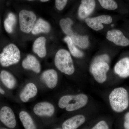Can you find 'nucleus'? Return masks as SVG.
Instances as JSON below:
<instances>
[{
  "instance_id": "13",
  "label": "nucleus",
  "mask_w": 129,
  "mask_h": 129,
  "mask_svg": "<svg viewBox=\"0 0 129 129\" xmlns=\"http://www.w3.org/2000/svg\"><path fill=\"white\" fill-rule=\"evenodd\" d=\"M22 66L24 69L29 70L36 73H39L41 70L40 63L37 58L31 55L27 56L22 62Z\"/></svg>"
},
{
  "instance_id": "14",
  "label": "nucleus",
  "mask_w": 129,
  "mask_h": 129,
  "mask_svg": "<svg viewBox=\"0 0 129 129\" xmlns=\"http://www.w3.org/2000/svg\"><path fill=\"white\" fill-rule=\"evenodd\" d=\"M115 74L119 77L125 78L129 76V57H125L119 60L114 68Z\"/></svg>"
},
{
  "instance_id": "1",
  "label": "nucleus",
  "mask_w": 129,
  "mask_h": 129,
  "mask_svg": "<svg viewBox=\"0 0 129 129\" xmlns=\"http://www.w3.org/2000/svg\"><path fill=\"white\" fill-rule=\"evenodd\" d=\"M109 99L111 108L116 112H122L128 107V93L124 88L119 87L113 90Z\"/></svg>"
},
{
  "instance_id": "5",
  "label": "nucleus",
  "mask_w": 129,
  "mask_h": 129,
  "mask_svg": "<svg viewBox=\"0 0 129 129\" xmlns=\"http://www.w3.org/2000/svg\"><path fill=\"white\" fill-rule=\"evenodd\" d=\"M37 17L33 12L27 10H21L19 14V27L21 31L25 34H29L32 31Z\"/></svg>"
},
{
  "instance_id": "9",
  "label": "nucleus",
  "mask_w": 129,
  "mask_h": 129,
  "mask_svg": "<svg viewBox=\"0 0 129 129\" xmlns=\"http://www.w3.org/2000/svg\"><path fill=\"white\" fill-rule=\"evenodd\" d=\"M106 37L109 41L119 46L125 47L129 45V40L120 30L112 29L109 30Z\"/></svg>"
},
{
  "instance_id": "25",
  "label": "nucleus",
  "mask_w": 129,
  "mask_h": 129,
  "mask_svg": "<svg viewBox=\"0 0 129 129\" xmlns=\"http://www.w3.org/2000/svg\"><path fill=\"white\" fill-rule=\"evenodd\" d=\"M100 5L104 9L114 10L118 8V5L114 0H98Z\"/></svg>"
},
{
  "instance_id": "6",
  "label": "nucleus",
  "mask_w": 129,
  "mask_h": 129,
  "mask_svg": "<svg viewBox=\"0 0 129 129\" xmlns=\"http://www.w3.org/2000/svg\"><path fill=\"white\" fill-rule=\"evenodd\" d=\"M109 70V66L106 62L94 63L91 68V72L94 78L98 83L102 84L106 81L107 74Z\"/></svg>"
},
{
  "instance_id": "20",
  "label": "nucleus",
  "mask_w": 129,
  "mask_h": 129,
  "mask_svg": "<svg viewBox=\"0 0 129 129\" xmlns=\"http://www.w3.org/2000/svg\"><path fill=\"white\" fill-rule=\"evenodd\" d=\"M19 118L24 129H37L34 120L27 112L21 111L19 114Z\"/></svg>"
},
{
  "instance_id": "33",
  "label": "nucleus",
  "mask_w": 129,
  "mask_h": 129,
  "mask_svg": "<svg viewBox=\"0 0 129 129\" xmlns=\"http://www.w3.org/2000/svg\"><path fill=\"white\" fill-rule=\"evenodd\" d=\"M56 129H60V128H56Z\"/></svg>"
},
{
  "instance_id": "8",
  "label": "nucleus",
  "mask_w": 129,
  "mask_h": 129,
  "mask_svg": "<svg viewBox=\"0 0 129 129\" xmlns=\"http://www.w3.org/2000/svg\"><path fill=\"white\" fill-rule=\"evenodd\" d=\"M0 120L6 126L11 129L16 127L17 122L12 110L7 106L3 107L0 111Z\"/></svg>"
},
{
  "instance_id": "31",
  "label": "nucleus",
  "mask_w": 129,
  "mask_h": 129,
  "mask_svg": "<svg viewBox=\"0 0 129 129\" xmlns=\"http://www.w3.org/2000/svg\"><path fill=\"white\" fill-rule=\"evenodd\" d=\"M41 2H48V1H50V0H40Z\"/></svg>"
},
{
  "instance_id": "26",
  "label": "nucleus",
  "mask_w": 129,
  "mask_h": 129,
  "mask_svg": "<svg viewBox=\"0 0 129 129\" xmlns=\"http://www.w3.org/2000/svg\"><path fill=\"white\" fill-rule=\"evenodd\" d=\"M68 0H55L56 8L58 11H62L67 5Z\"/></svg>"
},
{
  "instance_id": "18",
  "label": "nucleus",
  "mask_w": 129,
  "mask_h": 129,
  "mask_svg": "<svg viewBox=\"0 0 129 129\" xmlns=\"http://www.w3.org/2000/svg\"><path fill=\"white\" fill-rule=\"evenodd\" d=\"M51 29L50 24L48 22L43 19L39 18L36 22L31 32L34 35L42 33L47 34L50 31Z\"/></svg>"
},
{
  "instance_id": "30",
  "label": "nucleus",
  "mask_w": 129,
  "mask_h": 129,
  "mask_svg": "<svg viewBox=\"0 0 129 129\" xmlns=\"http://www.w3.org/2000/svg\"><path fill=\"white\" fill-rule=\"evenodd\" d=\"M0 93L2 94H5V91L1 88H0Z\"/></svg>"
},
{
  "instance_id": "29",
  "label": "nucleus",
  "mask_w": 129,
  "mask_h": 129,
  "mask_svg": "<svg viewBox=\"0 0 129 129\" xmlns=\"http://www.w3.org/2000/svg\"><path fill=\"white\" fill-rule=\"evenodd\" d=\"M125 129H129V112L127 113L125 116V121L124 123Z\"/></svg>"
},
{
  "instance_id": "7",
  "label": "nucleus",
  "mask_w": 129,
  "mask_h": 129,
  "mask_svg": "<svg viewBox=\"0 0 129 129\" xmlns=\"http://www.w3.org/2000/svg\"><path fill=\"white\" fill-rule=\"evenodd\" d=\"M111 16L102 15L93 18L86 19L85 22L87 25L94 30L96 31L102 30L104 28L103 24H109L112 22Z\"/></svg>"
},
{
  "instance_id": "15",
  "label": "nucleus",
  "mask_w": 129,
  "mask_h": 129,
  "mask_svg": "<svg viewBox=\"0 0 129 129\" xmlns=\"http://www.w3.org/2000/svg\"><path fill=\"white\" fill-rule=\"evenodd\" d=\"M85 121L83 115H77L65 120L62 124V129H76Z\"/></svg>"
},
{
  "instance_id": "28",
  "label": "nucleus",
  "mask_w": 129,
  "mask_h": 129,
  "mask_svg": "<svg viewBox=\"0 0 129 129\" xmlns=\"http://www.w3.org/2000/svg\"><path fill=\"white\" fill-rule=\"evenodd\" d=\"M109 57L108 55H103L99 56L96 58L95 60V62H98L104 61L107 62L109 61ZM94 62V63H95Z\"/></svg>"
},
{
  "instance_id": "21",
  "label": "nucleus",
  "mask_w": 129,
  "mask_h": 129,
  "mask_svg": "<svg viewBox=\"0 0 129 129\" xmlns=\"http://www.w3.org/2000/svg\"><path fill=\"white\" fill-rule=\"evenodd\" d=\"M70 37L75 45L80 48L84 49L89 46V37L87 36L80 35L74 32Z\"/></svg>"
},
{
  "instance_id": "19",
  "label": "nucleus",
  "mask_w": 129,
  "mask_h": 129,
  "mask_svg": "<svg viewBox=\"0 0 129 129\" xmlns=\"http://www.w3.org/2000/svg\"><path fill=\"white\" fill-rule=\"evenodd\" d=\"M0 78L4 85L8 89H13L16 84V79L9 72L2 70L0 74Z\"/></svg>"
},
{
  "instance_id": "4",
  "label": "nucleus",
  "mask_w": 129,
  "mask_h": 129,
  "mask_svg": "<svg viewBox=\"0 0 129 129\" xmlns=\"http://www.w3.org/2000/svg\"><path fill=\"white\" fill-rule=\"evenodd\" d=\"M20 59V50L13 44H10L7 45L0 53V64L3 67H8L17 64Z\"/></svg>"
},
{
  "instance_id": "3",
  "label": "nucleus",
  "mask_w": 129,
  "mask_h": 129,
  "mask_svg": "<svg viewBox=\"0 0 129 129\" xmlns=\"http://www.w3.org/2000/svg\"><path fill=\"white\" fill-rule=\"evenodd\" d=\"M55 64L59 71L65 74L71 75L74 73L75 69L72 56L65 49H60L56 53Z\"/></svg>"
},
{
  "instance_id": "10",
  "label": "nucleus",
  "mask_w": 129,
  "mask_h": 129,
  "mask_svg": "<svg viewBox=\"0 0 129 129\" xmlns=\"http://www.w3.org/2000/svg\"><path fill=\"white\" fill-rule=\"evenodd\" d=\"M54 106L50 103L42 102L37 103L34 107V112L39 116L51 117L55 112Z\"/></svg>"
},
{
  "instance_id": "32",
  "label": "nucleus",
  "mask_w": 129,
  "mask_h": 129,
  "mask_svg": "<svg viewBox=\"0 0 129 129\" xmlns=\"http://www.w3.org/2000/svg\"><path fill=\"white\" fill-rule=\"evenodd\" d=\"M27 1H33V0H27Z\"/></svg>"
},
{
  "instance_id": "11",
  "label": "nucleus",
  "mask_w": 129,
  "mask_h": 129,
  "mask_svg": "<svg viewBox=\"0 0 129 129\" xmlns=\"http://www.w3.org/2000/svg\"><path fill=\"white\" fill-rule=\"evenodd\" d=\"M95 7V0H81L78 9L80 18L84 19L92 13Z\"/></svg>"
},
{
  "instance_id": "23",
  "label": "nucleus",
  "mask_w": 129,
  "mask_h": 129,
  "mask_svg": "<svg viewBox=\"0 0 129 129\" xmlns=\"http://www.w3.org/2000/svg\"><path fill=\"white\" fill-rule=\"evenodd\" d=\"M16 23V16L13 13H10L4 21V27L6 31L9 34L12 33Z\"/></svg>"
},
{
  "instance_id": "27",
  "label": "nucleus",
  "mask_w": 129,
  "mask_h": 129,
  "mask_svg": "<svg viewBox=\"0 0 129 129\" xmlns=\"http://www.w3.org/2000/svg\"><path fill=\"white\" fill-rule=\"evenodd\" d=\"M108 125L105 121L102 120L98 123L91 129H108Z\"/></svg>"
},
{
  "instance_id": "16",
  "label": "nucleus",
  "mask_w": 129,
  "mask_h": 129,
  "mask_svg": "<svg viewBox=\"0 0 129 129\" xmlns=\"http://www.w3.org/2000/svg\"><path fill=\"white\" fill-rule=\"evenodd\" d=\"M46 39L44 37H40L35 40L33 45V50L34 53L41 58L46 55Z\"/></svg>"
},
{
  "instance_id": "2",
  "label": "nucleus",
  "mask_w": 129,
  "mask_h": 129,
  "mask_svg": "<svg viewBox=\"0 0 129 129\" xmlns=\"http://www.w3.org/2000/svg\"><path fill=\"white\" fill-rule=\"evenodd\" d=\"M88 101V97L85 94L66 95L60 98L58 105L60 108H65L68 112H72L84 107Z\"/></svg>"
},
{
  "instance_id": "24",
  "label": "nucleus",
  "mask_w": 129,
  "mask_h": 129,
  "mask_svg": "<svg viewBox=\"0 0 129 129\" xmlns=\"http://www.w3.org/2000/svg\"><path fill=\"white\" fill-rule=\"evenodd\" d=\"M73 22L71 19L69 18L62 19L60 20V25L62 31L68 36L70 37L73 31L72 29V26Z\"/></svg>"
},
{
  "instance_id": "17",
  "label": "nucleus",
  "mask_w": 129,
  "mask_h": 129,
  "mask_svg": "<svg viewBox=\"0 0 129 129\" xmlns=\"http://www.w3.org/2000/svg\"><path fill=\"white\" fill-rule=\"evenodd\" d=\"M38 90L34 84L29 83L23 88L20 94V99L23 102H27L30 98L36 95Z\"/></svg>"
},
{
  "instance_id": "22",
  "label": "nucleus",
  "mask_w": 129,
  "mask_h": 129,
  "mask_svg": "<svg viewBox=\"0 0 129 129\" xmlns=\"http://www.w3.org/2000/svg\"><path fill=\"white\" fill-rule=\"evenodd\" d=\"M63 41L67 43L70 51L72 55L76 57H83L84 53L76 47L71 37L67 36L63 39Z\"/></svg>"
},
{
  "instance_id": "12",
  "label": "nucleus",
  "mask_w": 129,
  "mask_h": 129,
  "mask_svg": "<svg viewBox=\"0 0 129 129\" xmlns=\"http://www.w3.org/2000/svg\"><path fill=\"white\" fill-rule=\"evenodd\" d=\"M41 78L50 89H53L57 85L58 77L57 73L55 70L48 69L44 71L42 74Z\"/></svg>"
}]
</instances>
